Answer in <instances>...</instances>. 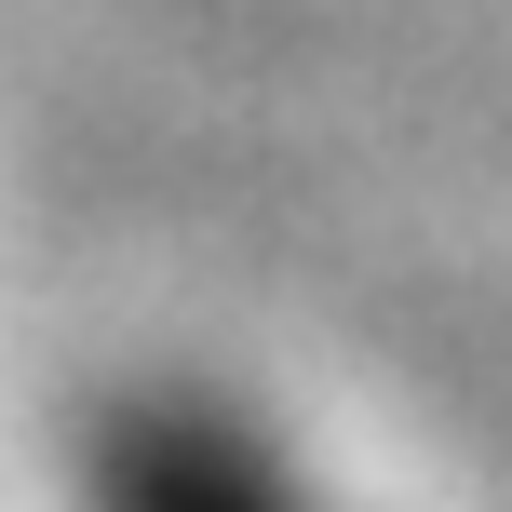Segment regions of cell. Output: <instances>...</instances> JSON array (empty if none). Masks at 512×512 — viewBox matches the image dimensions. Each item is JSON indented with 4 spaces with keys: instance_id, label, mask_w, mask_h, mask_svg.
Listing matches in <instances>:
<instances>
[{
    "instance_id": "6da1fadb",
    "label": "cell",
    "mask_w": 512,
    "mask_h": 512,
    "mask_svg": "<svg viewBox=\"0 0 512 512\" xmlns=\"http://www.w3.org/2000/svg\"><path fill=\"white\" fill-rule=\"evenodd\" d=\"M95 512H310L283 459H256L230 418L203 405H135L95 445Z\"/></svg>"
}]
</instances>
